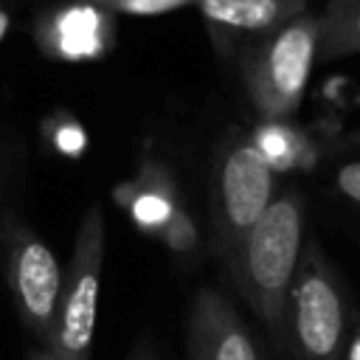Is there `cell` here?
Returning <instances> with one entry per match:
<instances>
[{
    "label": "cell",
    "mask_w": 360,
    "mask_h": 360,
    "mask_svg": "<svg viewBox=\"0 0 360 360\" xmlns=\"http://www.w3.org/2000/svg\"><path fill=\"white\" fill-rule=\"evenodd\" d=\"M304 245H307L304 194L298 188H281L225 262L236 290L278 343L284 338L287 295Z\"/></svg>",
    "instance_id": "6da1fadb"
},
{
    "label": "cell",
    "mask_w": 360,
    "mask_h": 360,
    "mask_svg": "<svg viewBox=\"0 0 360 360\" xmlns=\"http://www.w3.org/2000/svg\"><path fill=\"white\" fill-rule=\"evenodd\" d=\"M352 304L329 256L307 239L284 312L281 343L295 360H343L352 332Z\"/></svg>",
    "instance_id": "7a4b0ae2"
},
{
    "label": "cell",
    "mask_w": 360,
    "mask_h": 360,
    "mask_svg": "<svg viewBox=\"0 0 360 360\" xmlns=\"http://www.w3.org/2000/svg\"><path fill=\"white\" fill-rule=\"evenodd\" d=\"M318 45L321 20L318 14L307 11L242 48V82L262 118H292L298 112L318 59Z\"/></svg>",
    "instance_id": "3957f363"
},
{
    "label": "cell",
    "mask_w": 360,
    "mask_h": 360,
    "mask_svg": "<svg viewBox=\"0 0 360 360\" xmlns=\"http://www.w3.org/2000/svg\"><path fill=\"white\" fill-rule=\"evenodd\" d=\"M278 194V174L248 132H233L217 152L211 191V245L222 262Z\"/></svg>",
    "instance_id": "277c9868"
},
{
    "label": "cell",
    "mask_w": 360,
    "mask_h": 360,
    "mask_svg": "<svg viewBox=\"0 0 360 360\" xmlns=\"http://www.w3.org/2000/svg\"><path fill=\"white\" fill-rule=\"evenodd\" d=\"M107 248L104 211L93 202L76 231L70 262L62 278V295L56 309V323L48 340V349L56 360H90L101 292V267Z\"/></svg>",
    "instance_id": "5b68a950"
},
{
    "label": "cell",
    "mask_w": 360,
    "mask_h": 360,
    "mask_svg": "<svg viewBox=\"0 0 360 360\" xmlns=\"http://www.w3.org/2000/svg\"><path fill=\"white\" fill-rule=\"evenodd\" d=\"M6 239V278L8 290L17 307V315L22 326L48 346L59 295H62V267L51 245L25 222L8 219V228L3 233Z\"/></svg>",
    "instance_id": "8992f818"
},
{
    "label": "cell",
    "mask_w": 360,
    "mask_h": 360,
    "mask_svg": "<svg viewBox=\"0 0 360 360\" xmlns=\"http://www.w3.org/2000/svg\"><path fill=\"white\" fill-rule=\"evenodd\" d=\"M186 354L188 360H262L248 323L217 287H200L191 298Z\"/></svg>",
    "instance_id": "52a82bcc"
},
{
    "label": "cell",
    "mask_w": 360,
    "mask_h": 360,
    "mask_svg": "<svg viewBox=\"0 0 360 360\" xmlns=\"http://www.w3.org/2000/svg\"><path fill=\"white\" fill-rule=\"evenodd\" d=\"M214 45L231 51L242 39H259L309 11V0H197Z\"/></svg>",
    "instance_id": "ba28073f"
},
{
    "label": "cell",
    "mask_w": 360,
    "mask_h": 360,
    "mask_svg": "<svg viewBox=\"0 0 360 360\" xmlns=\"http://www.w3.org/2000/svg\"><path fill=\"white\" fill-rule=\"evenodd\" d=\"M37 39L53 59H96L112 45V14L87 0H73L42 17Z\"/></svg>",
    "instance_id": "9c48e42d"
},
{
    "label": "cell",
    "mask_w": 360,
    "mask_h": 360,
    "mask_svg": "<svg viewBox=\"0 0 360 360\" xmlns=\"http://www.w3.org/2000/svg\"><path fill=\"white\" fill-rule=\"evenodd\" d=\"M248 135L276 174L307 172L321 158L318 143L290 118H262Z\"/></svg>",
    "instance_id": "30bf717a"
},
{
    "label": "cell",
    "mask_w": 360,
    "mask_h": 360,
    "mask_svg": "<svg viewBox=\"0 0 360 360\" xmlns=\"http://www.w3.org/2000/svg\"><path fill=\"white\" fill-rule=\"evenodd\" d=\"M180 211L174 186L163 169H146L143 177L135 183L132 200H129V214L138 222L141 231L146 233H160L169 219Z\"/></svg>",
    "instance_id": "8fae6325"
},
{
    "label": "cell",
    "mask_w": 360,
    "mask_h": 360,
    "mask_svg": "<svg viewBox=\"0 0 360 360\" xmlns=\"http://www.w3.org/2000/svg\"><path fill=\"white\" fill-rule=\"evenodd\" d=\"M321 20L318 59H343L360 53V0H326Z\"/></svg>",
    "instance_id": "7c38bea8"
},
{
    "label": "cell",
    "mask_w": 360,
    "mask_h": 360,
    "mask_svg": "<svg viewBox=\"0 0 360 360\" xmlns=\"http://www.w3.org/2000/svg\"><path fill=\"white\" fill-rule=\"evenodd\" d=\"M107 14H132V17H158L186 6H197V0H87Z\"/></svg>",
    "instance_id": "4fadbf2b"
},
{
    "label": "cell",
    "mask_w": 360,
    "mask_h": 360,
    "mask_svg": "<svg viewBox=\"0 0 360 360\" xmlns=\"http://www.w3.org/2000/svg\"><path fill=\"white\" fill-rule=\"evenodd\" d=\"M335 191L346 200V202H352V205H357L360 208V160H346V163H340L338 169H335Z\"/></svg>",
    "instance_id": "5bb4252c"
},
{
    "label": "cell",
    "mask_w": 360,
    "mask_h": 360,
    "mask_svg": "<svg viewBox=\"0 0 360 360\" xmlns=\"http://www.w3.org/2000/svg\"><path fill=\"white\" fill-rule=\"evenodd\" d=\"M160 236H163L174 250H186V248H191V245L197 242V228H194V222L186 217V211L180 208V211L169 219V225L160 231Z\"/></svg>",
    "instance_id": "9a60e30c"
},
{
    "label": "cell",
    "mask_w": 360,
    "mask_h": 360,
    "mask_svg": "<svg viewBox=\"0 0 360 360\" xmlns=\"http://www.w3.org/2000/svg\"><path fill=\"white\" fill-rule=\"evenodd\" d=\"M343 360H360V315H354V321H352V332H349Z\"/></svg>",
    "instance_id": "2e32d148"
},
{
    "label": "cell",
    "mask_w": 360,
    "mask_h": 360,
    "mask_svg": "<svg viewBox=\"0 0 360 360\" xmlns=\"http://www.w3.org/2000/svg\"><path fill=\"white\" fill-rule=\"evenodd\" d=\"M335 149H340V152H360V127L343 132V135L335 141Z\"/></svg>",
    "instance_id": "e0dca14e"
},
{
    "label": "cell",
    "mask_w": 360,
    "mask_h": 360,
    "mask_svg": "<svg viewBox=\"0 0 360 360\" xmlns=\"http://www.w3.org/2000/svg\"><path fill=\"white\" fill-rule=\"evenodd\" d=\"M129 360H160L158 357V352H155V346L143 338V340H138L135 346H132V352H129Z\"/></svg>",
    "instance_id": "ac0fdd59"
},
{
    "label": "cell",
    "mask_w": 360,
    "mask_h": 360,
    "mask_svg": "<svg viewBox=\"0 0 360 360\" xmlns=\"http://www.w3.org/2000/svg\"><path fill=\"white\" fill-rule=\"evenodd\" d=\"M28 360H56V357H53V352L48 346H39V349H31L28 352Z\"/></svg>",
    "instance_id": "d6986e66"
},
{
    "label": "cell",
    "mask_w": 360,
    "mask_h": 360,
    "mask_svg": "<svg viewBox=\"0 0 360 360\" xmlns=\"http://www.w3.org/2000/svg\"><path fill=\"white\" fill-rule=\"evenodd\" d=\"M8 25H11V17H8V11L0 6V42H3V37L8 34Z\"/></svg>",
    "instance_id": "ffe728a7"
}]
</instances>
